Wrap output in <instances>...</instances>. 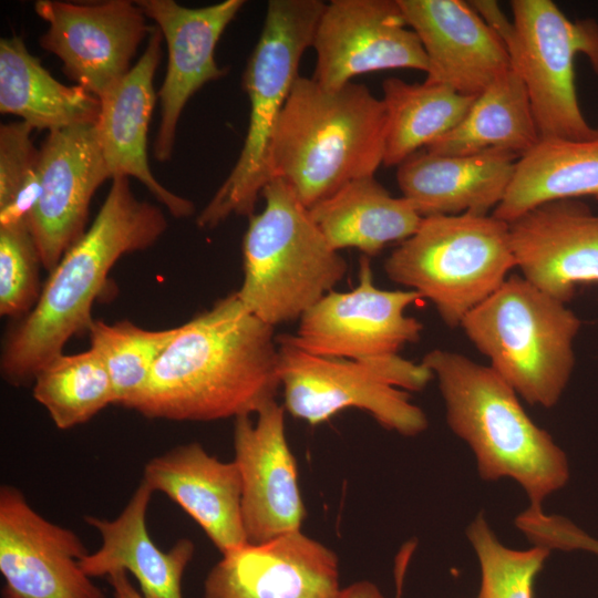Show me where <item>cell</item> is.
Returning <instances> with one entry per match:
<instances>
[{"label":"cell","mask_w":598,"mask_h":598,"mask_svg":"<svg viewBox=\"0 0 598 598\" xmlns=\"http://www.w3.org/2000/svg\"><path fill=\"white\" fill-rule=\"evenodd\" d=\"M274 327L237 292L177 327L135 411L151 419L208 422L257 413L280 388Z\"/></svg>","instance_id":"obj_1"},{"label":"cell","mask_w":598,"mask_h":598,"mask_svg":"<svg viewBox=\"0 0 598 598\" xmlns=\"http://www.w3.org/2000/svg\"><path fill=\"white\" fill-rule=\"evenodd\" d=\"M166 228L159 207L137 199L126 177L113 178L91 227L49 272L32 310L7 333L2 378L14 386L33 383L74 334L89 330L93 302L117 259L153 246Z\"/></svg>","instance_id":"obj_2"},{"label":"cell","mask_w":598,"mask_h":598,"mask_svg":"<svg viewBox=\"0 0 598 598\" xmlns=\"http://www.w3.org/2000/svg\"><path fill=\"white\" fill-rule=\"evenodd\" d=\"M385 109L363 84L328 89L299 76L274 130L268 174L308 209L383 164Z\"/></svg>","instance_id":"obj_3"},{"label":"cell","mask_w":598,"mask_h":598,"mask_svg":"<svg viewBox=\"0 0 598 598\" xmlns=\"http://www.w3.org/2000/svg\"><path fill=\"white\" fill-rule=\"evenodd\" d=\"M421 363L436 378L447 425L472 450L482 480H514L532 507H542L546 497L566 486V453L489 365L441 349L427 352Z\"/></svg>","instance_id":"obj_4"},{"label":"cell","mask_w":598,"mask_h":598,"mask_svg":"<svg viewBox=\"0 0 598 598\" xmlns=\"http://www.w3.org/2000/svg\"><path fill=\"white\" fill-rule=\"evenodd\" d=\"M261 196L264 210L248 217L236 292L249 312L275 327L299 320L333 290L348 266L286 182L271 178Z\"/></svg>","instance_id":"obj_5"},{"label":"cell","mask_w":598,"mask_h":598,"mask_svg":"<svg viewBox=\"0 0 598 598\" xmlns=\"http://www.w3.org/2000/svg\"><path fill=\"white\" fill-rule=\"evenodd\" d=\"M489 367L532 405L550 409L575 367L577 315L519 275H509L460 326Z\"/></svg>","instance_id":"obj_6"},{"label":"cell","mask_w":598,"mask_h":598,"mask_svg":"<svg viewBox=\"0 0 598 598\" xmlns=\"http://www.w3.org/2000/svg\"><path fill=\"white\" fill-rule=\"evenodd\" d=\"M326 7L321 0H270L258 42L247 62L243 86L250 114L245 142L228 177L196 219L212 229L231 215H254L269 182L271 136L293 83L300 76L303 53Z\"/></svg>","instance_id":"obj_7"},{"label":"cell","mask_w":598,"mask_h":598,"mask_svg":"<svg viewBox=\"0 0 598 598\" xmlns=\"http://www.w3.org/2000/svg\"><path fill=\"white\" fill-rule=\"evenodd\" d=\"M514 268L508 223L472 213L423 217L384 262L386 276L432 302L450 328L460 327Z\"/></svg>","instance_id":"obj_8"},{"label":"cell","mask_w":598,"mask_h":598,"mask_svg":"<svg viewBox=\"0 0 598 598\" xmlns=\"http://www.w3.org/2000/svg\"><path fill=\"white\" fill-rule=\"evenodd\" d=\"M277 342L283 406L293 417L318 425L353 408L404 436L426 430L427 417L409 394L423 390L434 378L421 362L401 355L373 361L315 355L283 334Z\"/></svg>","instance_id":"obj_9"},{"label":"cell","mask_w":598,"mask_h":598,"mask_svg":"<svg viewBox=\"0 0 598 598\" xmlns=\"http://www.w3.org/2000/svg\"><path fill=\"white\" fill-rule=\"evenodd\" d=\"M512 69L526 87L540 138L588 140L598 134L577 97L575 59L585 54L598 74V23L569 20L551 0H513Z\"/></svg>","instance_id":"obj_10"},{"label":"cell","mask_w":598,"mask_h":598,"mask_svg":"<svg viewBox=\"0 0 598 598\" xmlns=\"http://www.w3.org/2000/svg\"><path fill=\"white\" fill-rule=\"evenodd\" d=\"M422 299L416 291L384 290L374 285L370 258L360 259L359 283L330 291L300 319L295 334H283L315 355L373 361L394 355L421 338L423 324L406 315Z\"/></svg>","instance_id":"obj_11"},{"label":"cell","mask_w":598,"mask_h":598,"mask_svg":"<svg viewBox=\"0 0 598 598\" xmlns=\"http://www.w3.org/2000/svg\"><path fill=\"white\" fill-rule=\"evenodd\" d=\"M34 10L48 23L40 45L62 61L69 79L99 99L132 69L138 45L154 28L136 2L127 0H39Z\"/></svg>","instance_id":"obj_12"},{"label":"cell","mask_w":598,"mask_h":598,"mask_svg":"<svg viewBox=\"0 0 598 598\" xmlns=\"http://www.w3.org/2000/svg\"><path fill=\"white\" fill-rule=\"evenodd\" d=\"M87 554L72 529L40 515L16 486L1 485L2 598H105L82 569Z\"/></svg>","instance_id":"obj_13"},{"label":"cell","mask_w":598,"mask_h":598,"mask_svg":"<svg viewBox=\"0 0 598 598\" xmlns=\"http://www.w3.org/2000/svg\"><path fill=\"white\" fill-rule=\"evenodd\" d=\"M315 81L339 89L358 75L392 69L427 72L424 49L398 0H332L317 23Z\"/></svg>","instance_id":"obj_14"},{"label":"cell","mask_w":598,"mask_h":598,"mask_svg":"<svg viewBox=\"0 0 598 598\" xmlns=\"http://www.w3.org/2000/svg\"><path fill=\"white\" fill-rule=\"evenodd\" d=\"M109 178L95 124L48 133L40 148L39 198L29 218L48 272L85 233L91 198Z\"/></svg>","instance_id":"obj_15"},{"label":"cell","mask_w":598,"mask_h":598,"mask_svg":"<svg viewBox=\"0 0 598 598\" xmlns=\"http://www.w3.org/2000/svg\"><path fill=\"white\" fill-rule=\"evenodd\" d=\"M285 411L274 400L256 413L255 422L250 415L235 419L233 461L241 477L243 522L250 544L298 530L306 517Z\"/></svg>","instance_id":"obj_16"},{"label":"cell","mask_w":598,"mask_h":598,"mask_svg":"<svg viewBox=\"0 0 598 598\" xmlns=\"http://www.w3.org/2000/svg\"><path fill=\"white\" fill-rule=\"evenodd\" d=\"M337 554L293 530L221 554L204 582V598H339Z\"/></svg>","instance_id":"obj_17"},{"label":"cell","mask_w":598,"mask_h":598,"mask_svg":"<svg viewBox=\"0 0 598 598\" xmlns=\"http://www.w3.org/2000/svg\"><path fill=\"white\" fill-rule=\"evenodd\" d=\"M522 277L567 303L579 285L598 283V213L580 199L538 205L508 223Z\"/></svg>","instance_id":"obj_18"},{"label":"cell","mask_w":598,"mask_h":598,"mask_svg":"<svg viewBox=\"0 0 598 598\" xmlns=\"http://www.w3.org/2000/svg\"><path fill=\"white\" fill-rule=\"evenodd\" d=\"M136 4L161 30L167 44L168 63L161 99V123L153 153L157 161L172 157L176 127L187 101L206 83L227 70L215 61L216 45L244 0L190 9L174 0H138Z\"/></svg>","instance_id":"obj_19"},{"label":"cell","mask_w":598,"mask_h":598,"mask_svg":"<svg viewBox=\"0 0 598 598\" xmlns=\"http://www.w3.org/2000/svg\"><path fill=\"white\" fill-rule=\"evenodd\" d=\"M427 58V81L477 96L512 70L501 38L462 0H398Z\"/></svg>","instance_id":"obj_20"},{"label":"cell","mask_w":598,"mask_h":598,"mask_svg":"<svg viewBox=\"0 0 598 598\" xmlns=\"http://www.w3.org/2000/svg\"><path fill=\"white\" fill-rule=\"evenodd\" d=\"M161 30L154 25L145 51L126 75L100 97L95 123L111 176L134 177L175 218L194 214L192 200L168 190L153 176L147 159V132L156 101L153 80L162 55Z\"/></svg>","instance_id":"obj_21"},{"label":"cell","mask_w":598,"mask_h":598,"mask_svg":"<svg viewBox=\"0 0 598 598\" xmlns=\"http://www.w3.org/2000/svg\"><path fill=\"white\" fill-rule=\"evenodd\" d=\"M142 481L189 515L220 554L247 543L241 477L234 461H220L192 442L151 458Z\"/></svg>","instance_id":"obj_22"},{"label":"cell","mask_w":598,"mask_h":598,"mask_svg":"<svg viewBox=\"0 0 598 598\" xmlns=\"http://www.w3.org/2000/svg\"><path fill=\"white\" fill-rule=\"evenodd\" d=\"M518 158L495 150L457 155L421 150L398 166L396 181L422 217L487 214L503 200Z\"/></svg>","instance_id":"obj_23"},{"label":"cell","mask_w":598,"mask_h":598,"mask_svg":"<svg viewBox=\"0 0 598 598\" xmlns=\"http://www.w3.org/2000/svg\"><path fill=\"white\" fill-rule=\"evenodd\" d=\"M153 489L143 481L114 519L86 516L102 544L87 554L81 566L91 577H106L123 569L134 576L144 598H183L182 581L195 553L189 538L178 539L167 551L152 539L147 529V509Z\"/></svg>","instance_id":"obj_24"},{"label":"cell","mask_w":598,"mask_h":598,"mask_svg":"<svg viewBox=\"0 0 598 598\" xmlns=\"http://www.w3.org/2000/svg\"><path fill=\"white\" fill-rule=\"evenodd\" d=\"M309 212L334 250L357 248L369 258L389 244L408 239L423 219L408 199L393 197L374 175L351 181Z\"/></svg>","instance_id":"obj_25"},{"label":"cell","mask_w":598,"mask_h":598,"mask_svg":"<svg viewBox=\"0 0 598 598\" xmlns=\"http://www.w3.org/2000/svg\"><path fill=\"white\" fill-rule=\"evenodd\" d=\"M101 101L80 85L56 81L19 37L0 40V112L49 132L95 124Z\"/></svg>","instance_id":"obj_26"},{"label":"cell","mask_w":598,"mask_h":598,"mask_svg":"<svg viewBox=\"0 0 598 598\" xmlns=\"http://www.w3.org/2000/svg\"><path fill=\"white\" fill-rule=\"evenodd\" d=\"M586 196L598 198V134L588 140L540 138L518 158L492 215L511 223L538 205Z\"/></svg>","instance_id":"obj_27"},{"label":"cell","mask_w":598,"mask_h":598,"mask_svg":"<svg viewBox=\"0 0 598 598\" xmlns=\"http://www.w3.org/2000/svg\"><path fill=\"white\" fill-rule=\"evenodd\" d=\"M539 140L526 87L512 69L475 97L452 131L425 150L445 155L495 150L520 158Z\"/></svg>","instance_id":"obj_28"},{"label":"cell","mask_w":598,"mask_h":598,"mask_svg":"<svg viewBox=\"0 0 598 598\" xmlns=\"http://www.w3.org/2000/svg\"><path fill=\"white\" fill-rule=\"evenodd\" d=\"M385 109L383 165L399 166L452 131L466 115L476 96L424 80L406 82L388 78L382 83Z\"/></svg>","instance_id":"obj_29"},{"label":"cell","mask_w":598,"mask_h":598,"mask_svg":"<svg viewBox=\"0 0 598 598\" xmlns=\"http://www.w3.org/2000/svg\"><path fill=\"white\" fill-rule=\"evenodd\" d=\"M32 384L33 398L60 430L86 423L114 404L109 372L91 348L76 354H59L37 373Z\"/></svg>","instance_id":"obj_30"},{"label":"cell","mask_w":598,"mask_h":598,"mask_svg":"<svg viewBox=\"0 0 598 598\" xmlns=\"http://www.w3.org/2000/svg\"><path fill=\"white\" fill-rule=\"evenodd\" d=\"M91 349L103 361L114 392V405L136 410L153 367L177 332L143 329L128 320L106 323L93 320L89 330Z\"/></svg>","instance_id":"obj_31"},{"label":"cell","mask_w":598,"mask_h":598,"mask_svg":"<svg viewBox=\"0 0 598 598\" xmlns=\"http://www.w3.org/2000/svg\"><path fill=\"white\" fill-rule=\"evenodd\" d=\"M481 567L478 598H534V582L551 550L504 546L480 513L466 529Z\"/></svg>","instance_id":"obj_32"},{"label":"cell","mask_w":598,"mask_h":598,"mask_svg":"<svg viewBox=\"0 0 598 598\" xmlns=\"http://www.w3.org/2000/svg\"><path fill=\"white\" fill-rule=\"evenodd\" d=\"M23 121L0 126V226L29 223L40 193V150Z\"/></svg>","instance_id":"obj_33"},{"label":"cell","mask_w":598,"mask_h":598,"mask_svg":"<svg viewBox=\"0 0 598 598\" xmlns=\"http://www.w3.org/2000/svg\"><path fill=\"white\" fill-rule=\"evenodd\" d=\"M39 251L29 223L0 226V313L23 318L41 289Z\"/></svg>","instance_id":"obj_34"},{"label":"cell","mask_w":598,"mask_h":598,"mask_svg":"<svg viewBox=\"0 0 598 598\" xmlns=\"http://www.w3.org/2000/svg\"><path fill=\"white\" fill-rule=\"evenodd\" d=\"M519 530L534 546L582 550L598 556V539L559 515H547L544 511L526 513L519 522Z\"/></svg>","instance_id":"obj_35"},{"label":"cell","mask_w":598,"mask_h":598,"mask_svg":"<svg viewBox=\"0 0 598 598\" xmlns=\"http://www.w3.org/2000/svg\"><path fill=\"white\" fill-rule=\"evenodd\" d=\"M127 575L125 570L117 569L106 576L113 588L114 598H144L132 585Z\"/></svg>","instance_id":"obj_36"},{"label":"cell","mask_w":598,"mask_h":598,"mask_svg":"<svg viewBox=\"0 0 598 598\" xmlns=\"http://www.w3.org/2000/svg\"><path fill=\"white\" fill-rule=\"evenodd\" d=\"M339 598H385L371 581L361 580L342 588Z\"/></svg>","instance_id":"obj_37"},{"label":"cell","mask_w":598,"mask_h":598,"mask_svg":"<svg viewBox=\"0 0 598 598\" xmlns=\"http://www.w3.org/2000/svg\"><path fill=\"white\" fill-rule=\"evenodd\" d=\"M598 127V126H597Z\"/></svg>","instance_id":"obj_38"}]
</instances>
